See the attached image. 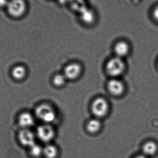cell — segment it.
Instances as JSON below:
<instances>
[{"instance_id":"cell-1","label":"cell","mask_w":158,"mask_h":158,"mask_svg":"<svg viewBox=\"0 0 158 158\" xmlns=\"http://www.w3.org/2000/svg\"><path fill=\"white\" fill-rule=\"evenodd\" d=\"M36 117L43 123L52 124L57 118L56 110L53 106L47 103L40 104L35 110Z\"/></svg>"},{"instance_id":"cell-2","label":"cell","mask_w":158,"mask_h":158,"mask_svg":"<svg viewBox=\"0 0 158 158\" xmlns=\"http://www.w3.org/2000/svg\"><path fill=\"white\" fill-rule=\"evenodd\" d=\"M106 70L112 78H119L125 72L126 64L123 59L115 56L107 62Z\"/></svg>"},{"instance_id":"cell-3","label":"cell","mask_w":158,"mask_h":158,"mask_svg":"<svg viewBox=\"0 0 158 158\" xmlns=\"http://www.w3.org/2000/svg\"><path fill=\"white\" fill-rule=\"evenodd\" d=\"M109 109L108 101L102 97L96 98L91 103V110L92 114L94 117L100 119L107 115Z\"/></svg>"},{"instance_id":"cell-4","label":"cell","mask_w":158,"mask_h":158,"mask_svg":"<svg viewBox=\"0 0 158 158\" xmlns=\"http://www.w3.org/2000/svg\"><path fill=\"white\" fill-rule=\"evenodd\" d=\"M6 9L10 16L20 18L27 13V4L26 0H9Z\"/></svg>"},{"instance_id":"cell-5","label":"cell","mask_w":158,"mask_h":158,"mask_svg":"<svg viewBox=\"0 0 158 158\" xmlns=\"http://www.w3.org/2000/svg\"><path fill=\"white\" fill-rule=\"evenodd\" d=\"M36 135L42 142L50 143L55 138L56 132L52 124L43 123L37 127Z\"/></svg>"},{"instance_id":"cell-6","label":"cell","mask_w":158,"mask_h":158,"mask_svg":"<svg viewBox=\"0 0 158 158\" xmlns=\"http://www.w3.org/2000/svg\"><path fill=\"white\" fill-rule=\"evenodd\" d=\"M82 72L81 65L79 63L74 62L66 65L63 73L68 80H75L78 78Z\"/></svg>"},{"instance_id":"cell-7","label":"cell","mask_w":158,"mask_h":158,"mask_svg":"<svg viewBox=\"0 0 158 158\" xmlns=\"http://www.w3.org/2000/svg\"><path fill=\"white\" fill-rule=\"evenodd\" d=\"M109 93L115 96H119L124 93L125 86L124 83L119 78H112L107 84Z\"/></svg>"},{"instance_id":"cell-8","label":"cell","mask_w":158,"mask_h":158,"mask_svg":"<svg viewBox=\"0 0 158 158\" xmlns=\"http://www.w3.org/2000/svg\"><path fill=\"white\" fill-rule=\"evenodd\" d=\"M113 50L115 56L123 59L130 53L131 47L127 41L124 40H120L114 44Z\"/></svg>"},{"instance_id":"cell-9","label":"cell","mask_w":158,"mask_h":158,"mask_svg":"<svg viewBox=\"0 0 158 158\" xmlns=\"http://www.w3.org/2000/svg\"><path fill=\"white\" fill-rule=\"evenodd\" d=\"M19 142L25 146L31 147L35 144V135L31 131L24 129L19 132Z\"/></svg>"},{"instance_id":"cell-10","label":"cell","mask_w":158,"mask_h":158,"mask_svg":"<svg viewBox=\"0 0 158 158\" xmlns=\"http://www.w3.org/2000/svg\"><path fill=\"white\" fill-rule=\"evenodd\" d=\"M102 124L100 119L95 118L88 120L85 124L87 132L91 134H96L101 131Z\"/></svg>"},{"instance_id":"cell-11","label":"cell","mask_w":158,"mask_h":158,"mask_svg":"<svg viewBox=\"0 0 158 158\" xmlns=\"http://www.w3.org/2000/svg\"><path fill=\"white\" fill-rule=\"evenodd\" d=\"M60 154L59 148L53 144H46L43 147V155L45 158H57Z\"/></svg>"},{"instance_id":"cell-12","label":"cell","mask_w":158,"mask_h":158,"mask_svg":"<svg viewBox=\"0 0 158 158\" xmlns=\"http://www.w3.org/2000/svg\"><path fill=\"white\" fill-rule=\"evenodd\" d=\"M19 124L24 129H27L33 126L34 119L33 116L28 112H24L19 115L18 119Z\"/></svg>"},{"instance_id":"cell-13","label":"cell","mask_w":158,"mask_h":158,"mask_svg":"<svg viewBox=\"0 0 158 158\" xmlns=\"http://www.w3.org/2000/svg\"><path fill=\"white\" fill-rule=\"evenodd\" d=\"M142 150L144 156H152L157 153L158 145L157 143L154 141H148L143 145Z\"/></svg>"},{"instance_id":"cell-14","label":"cell","mask_w":158,"mask_h":158,"mask_svg":"<svg viewBox=\"0 0 158 158\" xmlns=\"http://www.w3.org/2000/svg\"><path fill=\"white\" fill-rule=\"evenodd\" d=\"M27 73L26 69L22 66H17L13 69L12 76L17 80H21L25 77Z\"/></svg>"},{"instance_id":"cell-15","label":"cell","mask_w":158,"mask_h":158,"mask_svg":"<svg viewBox=\"0 0 158 158\" xmlns=\"http://www.w3.org/2000/svg\"><path fill=\"white\" fill-rule=\"evenodd\" d=\"M68 80L63 73L54 75L52 78V82L55 86L57 87H63L65 85Z\"/></svg>"},{"instance_id":"cell-16","label":"cell","mask_w":158,"mask_h":158,"mask_svg":"<svg viewBox=\"0 0 158 158\" xmlns=\"http://www.w3.org/2000/svg\"><path fill=\"white\" fill-rule=\"evenodd\" d=\"M31 155L35 158L40 157L43 155V147L37 144H34L30 147Z\"/></svg>"},{"instance_id":"cell-17","label":"cell","mask_w":158,"mask_h":158,"mask_svg":"<svg viewBox=\"0 0 158 158\" xmlns=\"http://www.w3.org/2000/svg\"><path fill=\"white\" fill-rule=\"evenodd\" d=\"M152 16L154 20L158 22V5L155 6L152 11Z\"/></svg>"},{"instance_id":"cell-18","label":"cell","mask_w":158,"mask_h":158,"mask_svg":"<svg viewBox=\"0 0 158 158\" xmlns=\"http://www.w3.org/2000/svg\"><path fill=\"white\" fill-rule=\"evenodd\" d=\"M9 0H0V8L6 7L8 4Z\"/></svg>"},{"instance_id":"cell-19","label":"cell","mask_w":158,"mask_h":158,"mask_svg":"<svg viewBox=\"0 0 158 158\" xmlns=\"http://www.w3.org/2000/svg\"><path fill=\"white\" fill-rule=\"evenodd\" d=\"M133 158H148L146 156L144 155H140V156H136Z\"/></svg>"},{"instance_id":"cell-20","label":"cell","mask_w":158,"mask_h":158,"mask_svg":"<svg viewBox=\"0 0 158 158\" xmlns=\"http://www.w3.org/2000/svg\"><path fill=\"white\" fill-rule=\"evenodd\" d=\"M133 1H134V2H138V1H140V0H133Z\"/></svg>"},{"instance_id":"cell-21","label":"cell","mask_w":158,"mask_h":158,"mask_svg":"<svg viewBox=\"0 0 158 158\" xmlns=\"http://www.w3.org/2000/svg\"><path fill=\"white\" fill-rule=\"evenodd\" d=\"M157 66H158V61Z\"/></svg>"}]
</instances>
